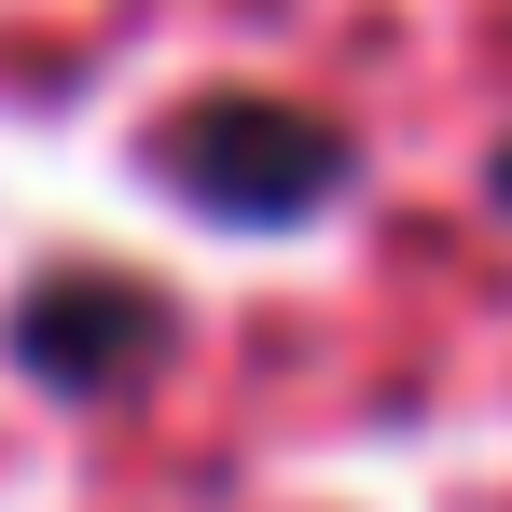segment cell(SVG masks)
Masks as SVG:
<instances>
[{
	"mask_svg": "<svg viewBox=\"0 0 512 512\" xmlns=\"http://www.w3.org/2000/svg\"><path fill=\"white\" fill-rule=\"evenodd\" d=\"M167 346H180V305L153 277H111V263L42 277V291L14 305V360H28L56 402H125V388H153Z\"/></svg>",
	"mask_w": 512,
	"mask_h": 512,
	"instance_id": "cell-2",
	"label": "cell"
},
{
	"mask_svg": "<svg viewBox=\"0 0 512 512\" xmlns=\"http://www.w3.org/2000/svg\"><path fill=\"white\" fill-rule=\"evenodd\" d=\"M153 167H167L208 222L277 236V222L333 208L346 180H360V139H346L333 111H305V97H194V111L167 125V153H153Z\"/></svg>",
	"mask_w": 512,
	"mask_h": 512,
	"instance_id": "cell-1",
	"label": "cell"
},
{
	"mask_svg": "<svg viewBox=\"0 0 512 512\" xmlns=\"http://www.w3.org/2000/svg\"><path fill=\"white\" fill-rule=\"evenodd\" d=\"M485 194H499V208H512V139H499V167H485Z\"/></svg>",
	"mask_w": 512,
	"mask_h": 512,
	"instance_id": "cell-3",
	"label": "cell"
}]
</instances>
